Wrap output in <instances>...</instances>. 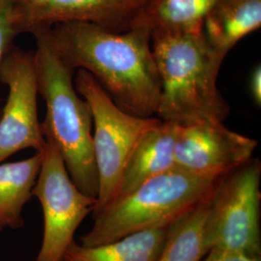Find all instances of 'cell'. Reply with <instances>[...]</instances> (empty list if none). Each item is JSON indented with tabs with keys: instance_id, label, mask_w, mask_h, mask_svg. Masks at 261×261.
Returning <instances> with one entry per match:
<instances>
[{
	"instance_id": "6da1fadb",
	"label": "cell",
	"mask_w": 261,
	"mask_h": 261,
	"mask_svg": "<svg viewBox=\"0 0 261 261\" xmlns=\"http://www.w3.org/2000/svg\"><path fill=\"white\" fill-rule=\"evenodd\" d=\"M47 33L66 65L88 72L122 111L144 118L157 114L161 82L147 28L113 32L76 21L56 24Z\"/></svg>"
},
{
	"instance_id": "7a4b0ae2",
	"label": "cell",
	"mask_w": 261,
	"mask_h": 261,
	"mask_svg": "<svg viewBox=\"0 0 261 261\" xmlns=\"http://www.w3.org/2000/svg\"><path fill=\"white\" fill-rule=\"evenodd\" d=\"M151 43L161 82L159 118L224 122L230 110L217 81L226 55L215 49L202 32H156Z\"/></svg>"
},
{
	"instance_id": "3957f363",
	"label": "cell",
	"mask_w": 261,
	"mask_h": 261,
	"mask_svg": "<svg viewBox=\"0 0 261 261\" xmlns=\"http://www.w3.org/2000/svg\"><path fill=\"white\" fill-rule=\"evenodd\" d=\"M47 28L31 32L36 39L38 93L46 103L41 130L45 140H50L59 151L75 186L97 199L99 177L94 156L91 109L77 93L73 81L75 70L57 55Z\"/></svg>"
},
{
	"instance_id": "277c9868",
	"label": "cell",
	"mask_w": 261,
	"mask_h": 261,
	"mask_svg": "<svg viewBox=\"0 0 261 261\" xmlns=\"http://www.w3.org/2000/svg\"><path fill=\"white\" fill-rule=\"evenodd\" d=\"M220 178L177 168L150 178L93 214V226L81 237L82 245H103L130 234L169 226L211 196Z\"/></svg>"
},
{
	"instance_id": "5b68a950",
	"label": "cell",
	"mask_w": 261,
	"mask_h": 261,
	"mask_svg": "<svg viewBox=\"0 0 261 261\" xmlns=\"http://www.w3.org/2000/svg\"><path fill=\"white\" fill-rule=\"evenodd\" d=\"M75 87L89 103L93 117L94 156L99 177V194L93 214L115 196L123 169L141 137L162 121L139 117L122 111L88 72L79 69Z\"/></svg>"
},
{
	"instance_id": "8992f818",
	"label": "cell",
	"mask_w": 261,
	"mask_h": 261,
	"mask_svg": "<svg viewBox=\"0 0 261 261\" xmlns=\"http://www.w3.org/2000/svg\"><path fill=\"white\" fill-rule=\"evenodd\" d=\"M259 160L251 159L219 179L204 225L207 251L229 250L261 257Z\"/></svg>"
},
{
	"instance_id": "52a82bcc",
	"label": "cell",
	"mask_w": 261,
	"mask_h": 261,
	"mask_svg": "<svg viewBox=\"0 0 261 261\" xmlns=\"http://www.w3.org/2000/svg\"><path fill=\"white\" fill-rule=\"evenodd\" d=\"M42 152L41 168L32 190L44 212V239L36 261H63L76 228L93 212L97 199L75 186L50 140H46Z\"/></svg>"
},
{
	"instance_id": "ba28073f",
	"label": "cell",
	"mask_w": 261,
	"mask_h": 261,
	"mask_svg": "<svg viewBox=\"0 0 261 261\" xmlns=\"http://www.w3.org/2000/svg\"><path fill=\"white\" fill-rule=\"evenodd\" d=\"M0 83L8 98L0 115V164L20 150L45 147L37 111L35 51L12 46L0 65Z\"/></svg>"
},
{
	"instance_id": "9c48e42d",
	"label": "cell",
	"mask_w": 261,
	"mask_h": 261,
	"mask_svg": "<svg viewBox=\"0 0 261 261\" xmlns=\"http://www.w3.org/2000/svg\"><path fill=\"white\" fill-rule=\"evenodd\" d=\"M257 141L229 130L223 122L177 123L175 168L209 177H222L248 163Z\"/></svg>"
},
{
	"instance_id": "30bf717a",
	"label": "cell",
	"mask_w": 261,
	"mask_h": 261,
	"mask_svg": "<svg viewBox=\"0 0 261 261\" xmlns=\"http://www.w3.org/2000/svg\"><path fill=\"white\" fill-rule=\"evenodd\" d=\"M149 0H13L12 22L19 35L58 23L89 22L113 32L133 28Z\"/></svg>"
},
{
	"instance_id": "8fae6325",
	"label": "cell",
	"mask_w": 261,
	"mask_h": 261,
	"mask_svg": "<svg viewBox=\"0 0 261 261\" xmlns=\"http://www.w3.org/2000/svg\"><path fill=\"white\" fill-rule=\"evenodd\" d=\"M176 132L177 123L162 120L141 137L126 163L112 199L130 193L150 178L175 168Z\"/></svg>"
},
{
	"instance_id": "7c38bea8",
	"label": "cell",
	"mask_w": 261,
	"mask_h": 261,
	"mask_svg": "<svg viewBox=\"0 0 261 261\" xmlns=\"http://www.w3.org/2000/svg\"><path fill=\"white\" fill-rule=\"evenodd\" d=\"M260 25L261 0H220L206 17L202 34L215 49L227 55Z\"/></svg>"
},
{
	"instance_id": "4fadbf2b",
	"label": "cell",
	"mask_w": 261,
	"mask_h": 261,
	"mask_svg": "<svg viewBox=\"0 0 261 261\" xmlns=\"http://www.w3.org/2000/svg\"><path fill=\"white\" fill-rule=\"evenodd\" d=\"M220 0H149L134 25L152 33H200L208 14ZM133 25V27H134Z\"/></svg>"
},
{
	"instance_id": "5bb4252c",
	"label": "cell",
	"mask_w": 261,
	"mask_h": 261,
	"mask_svg": "<svg viewBox=\"0 0 261 261\" xmlns=\"http://www.w3.org/2000/svg\"><path fill=\"white\" fill-rule=\"evenodd\" d=\"M168 229V226L144 230L92 247L74 241L67 248L63 261H156Z\"/></svg>"
},
{
	"instance_id": "9a60e30c",
	"label": "cell",
	"mask_w": 261,
	"mask_h": 261,
	"mask_svg": "<svg viewBox=\"0 0 261 261\" xmlns=\"http://www.w3.org/2000/svg\"><path fill=\"white\" fill-rule=\"evenodd\" d=\"M43 152L30 158L0 164V226L17 228L22 225L20 213L32 196L41 168Z\"/></svg>"
},
{
	"instance_id": "2e32d148",
	"label": "cell",
	"mask_w": 261,
	"mask_h": 261,
	"mask_svg": "<svg viewBox=\"0 0 261 261\" xmlns=\"http://www.w3.org/2000/svg\"><path fill=\"white\" fill-rule=\"evenodd\" d=\"M210 196L168 226L164 246L156 261L203 259L208 252L204 240V225Z\"/></svg>"
},
{
	"instance_id": "e0dca14e",
	"label": "cell",
	"mask_w": 261,
	"mask_h": 261,
	"mask_svg": "<svg viewBox=\"0 0 261 261\" xmlns=\"http://www.w3.org/2000/svg\"><path fill=\"white\" fill-rule=\"evenodd\" d=\"M12 10L13 0H0V65L6 53L14 45V39L18 36L12 22ZM1 111L0 107V115Z\"/></svg>"
},
{
	"instance_id": "ac0fdd59",
	"label": "cell",
	"mask_w": 261,
	"mask_h": 261,
	"mask_svg": "<svg viewBox=\"0 0 261 261\" xmlns=\"http://www.w3.org/2000/svg\"><path fill=\"white\" fill-rule=\"evenodd\" d=\"M201 261H261V257H254L229 250L211 249Z\"/></svg>"
},
{
	"instance_id": "d6986e66",
	"label": "cell",
	"mask_w": 261,
	"mask_h": 261,
	"mask_svg": "<svg viewBox=\"0 0 261 261\" xmlns=\"http://www.w3.org/2000/svg\"><path fill=\"white\" fill-rule=\"evenodd\" d=\"M250 88L251 94L254 103L258 107L261 105V67L256 66L252 71L251 79H250Z\"/></svg>"
},
{
	"instance_id": "ffe728a7",
	"label": "cell",
	"mask_w": 261,
	"mask_h": 261,
	"mask_svg": "<svg viewBox=\"0 0 261 261\" xmlns=\"http://www.w3.org/2000/svg\"><path fill=\"white\" fill-rule=\"evenodd\" d=\"M1 229H2V227H1V226H0V231H1Z\"/></svg>"
}]
</instances>
